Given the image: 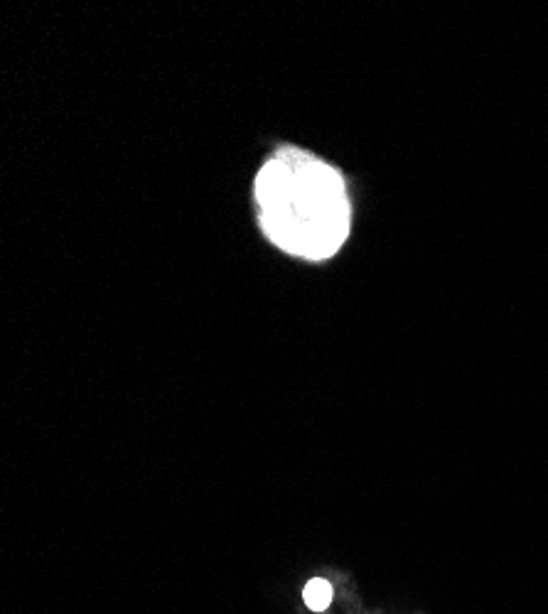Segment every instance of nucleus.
Masks as SVG:
<instances>
[{"label": "nucleus", "instance_id": "f257e3e1", "mask_svg": "<svg viewBox=\"0 0 548 614\" xmlns=\"http://www.w3.org/2000/svg\"><path fill=\"white\" fill-rule=\"evenodd\" d=\"M256 202L268 239L295 256L322 261L345 244L352 222L347 185L332 165L286 148L256 177Z\"/></svg>", "mask_w": 548, "mask_h": 614}, {"label": "nucleus", "instance_id": "f03ea898", "mask_svg": "<svg viewBox=\"0 0 548 614\" xmlns=\"http://www.w3.org/2000/svg\"><path fill=\"white\" fill-rule=\"evenodd\" d=\"M332 595H335V592H332V585L322 578L310 580V583L305 585V602H308L310 610L315 612L327 610L332 602Z\"/></svg>", "mask_w": 548, "mask_h": 614}]
</instances>
